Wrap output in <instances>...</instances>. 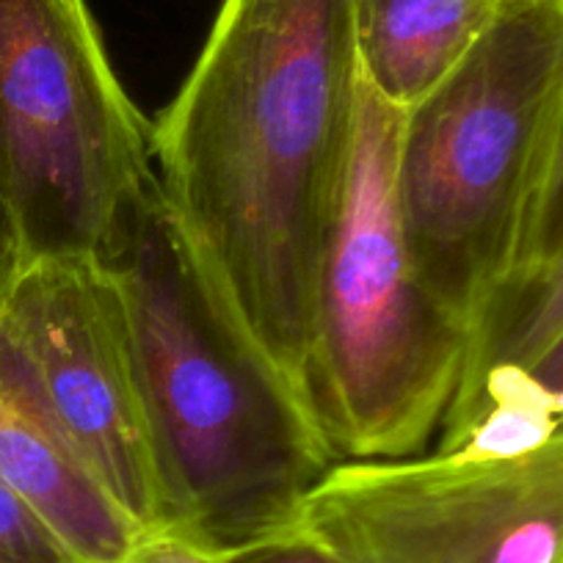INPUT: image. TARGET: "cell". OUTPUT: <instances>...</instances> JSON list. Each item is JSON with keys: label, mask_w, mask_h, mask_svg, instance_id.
Returning <instances> with one entry per match:
<instances>
[{"label": "cell", "mask_w": 563, "mask_h": 563, "mask_svg": "<svg viewBox=\"0 0 563 563\" xmlns=\"http://www.w3.org/2000/svg\"><path fill=\"white\" fill-rule=\"evenodd\" d=\"M360 84L354 0H224L153 124L161 197L205 288L316 420L318 274Z\"/></svg>", "instance_id": "1"}, {"label": "cell", "mask_w": 563, "mask_h": 563, "mask_svg": "<svg viewBox=\"0 0 563 563\" xmlns=\"http://www.w3.org/2000/svg\"><path fill=\"white\" fill-rule=\"evenodd\" d=\"M106 263L128 301L180 528L219 550L290 528L340 459L205 288L158 186Z\"/></svg>", "instance_id": "2"}, {"label": "cell", "mask_w": 563, "mask_h": 563, "mask_svg": "<svg viewBox=\"0 0 563 563\" xmlns=\"http://www.w3.org/2000/svg\"><path fill=\"white\" fill-rule=\"evenodd\" d=\"M563 100V0H506L400 117L395 194L417 271L470 327L519 268Z\"/></svg>", "instance_id": "3"}, {"label": "cell", "mask_w": 563, "mask_h": 563, "mask_svg": "<svg viewBox=\"0 0 563 563\" xmlns=\"http://www.w3.org/2000/svg\"><path fill=\"white\" fill-rule=\"evenodd\" d=\"M400 117L362 80L349 180L318 274L312 398L340 462L426 451L462 387L473 340L406 243L395 194Z\"/></svg>", "instance_id": "4"}, {"label": "cell", "mask_w": 563, "mask_h": 563, "mask_svg": "<svg viewBox=\"0 0 563 563\" xmlns=\"http://www.w3.org/2000/svg\"><path fill=\"white\" fill-rule=\"evenodd\" d=\"M158 186L86 0H0V197L25 263L102 257Z\"/></svg>", "instance_id": "5"}, {"label": "cell", "mask_w": 563, "mask_h": 563, "mask_svg": "<svg viewBox=\"0 0 563 563\" xmlns=\"http://www.w3.org/2000/svg\"><path fill=\"white\" fill-rule=\"evenodd\" d=\"M290 528L343 563H563V429L511 451L338 462Z\"/></svg>", "instance_id": "6"}, {"label": "cell", "mask_w": 563, "mask_h": 563, "mask_svg": "<svg viewBox=\"0 0 563 563\" xmlns=\"http://www.w3.org/2000/svg\"><path fill=\"white\" fill-rule=\"evenodd\" d=\"M0 360L141 528H180L111 263H23L0 299Z\"/></svg>", "instance_id": "7"}, {"label": "cell", "mask_w": 563, "mask_h": 563, "mask_svg": "<svg viewBox=\"0 0 563 563\" xmlns=\"http://www.w3.org/2000/svg\"><path fill=\"white\" fill-rule=\"evenodd\" d=\"M0 484L51 528L78 563H119L144 536L3 360Z\"/></svg>", "instance_id": "8"}, {"label": "cell", "mask_w": 563, "mask_h": 563, "mask_svg": "<svg viewBox=\"0 0 563 563\" xmlns=\"http://www.w3.org/2000/svg\"><path fill=\"white\" fill-rule=\"evenodd\" d=\"M506 0H354L360 75L387 106L409 111L462 64Z\"/></svg>", "instance_id": "9"}, {"label": "cell", "mask_w": 563, "mask_h": 563, "mask_svg": "<svg viewBox=\"0 0 563 563\" xmlns=\"http://www.w3.org/2000/svg\"><path fill=\"white\" fill-rule=\"evenodd\" d=\"M563 334V246L517 271L484 307L473 327L467 367L453 409L481 389L533 365ZM448 411V415H451Z\"/></svg>", "instance_id": "10"}, {"label": "cell", "mask_w": 563, "mask_h": 563, "mask_svg": "<svg viewBox=\"0 0 563 563\" xmlns=\"http://www.w3.org/2000/svg\"><path fill=\"white\" fill-rule=\"evenodd\" d=\"M563 429V334L525 371L481 389L442 422L440 448L533 445Z\"/></svg>", "instance_id": "11"}, {"label": "cell", "mask_w": 563, "mask_h": 563, "mask_svg": "<svg viewBox=\"0 0 563 563\" xmlns=\"http://www.w3.org/2000/svg\"><path fill=\"white\" fill-rule=\"evenodd\" d=\"M0 563H78L45 522L0 484Z\"/></svg>", "instance_id": "12"}, {"label": "cell", "mask_w": 563, "mask_h": 563, "mask_svg": "<svg viewBox=\"0 0 563 563\" xmlns=\"http://www.w3.org/2000/svg\"><path fill=\"white\" fill-rule=\"evenodd\" d=\"M561 246H563V100H561V113H558L550 161H547L544 180H541L539 199H536L533 219H530L522 263H519L517 271L541 263V260L555 254ZM517 271H514V274H517ZM511 276H508V279H511Z\"/></svg>", "instance_id": "13"}, {"label": "cell", "mask_w": 563, "mask_h": 563, "mask_svg": "<svg viewBox=\"0 0 563 563\" xmlns=\"http://www.w3.org/2000/svg\"><path fill=\"white\" fill-rule=\"evenodd\" d=\"M119 563H227V555L186 528H155L144 530Z\"/></svg>", "instance_id": "14"}, {"label": "cell", "mask_w": 563, "mask_h": 563, "mask_svg": "<svg viewBox=\"0 0 563 563\" xmlns=\"http://www.w3.org/2000/svg\"><path fill=\"white\" fill-rule=\"evenodd\" d=\"M227 563H343L294 528L263 536L249 544L224 550Z\"/></svg>", "instance_id": "15"}, {"label": "cell", "mask_w": 563, "mask_h": 563, "mask_svg": "<svg viewBox=\"0 0 563 563\" xmlns=\"http://www.w3.org/2000/svg\"><path fill=\"white\" fill-rule=\"evenodd\" d=\"M25 257L23 249H20L18 230H14V221L9 216L7 202L0 197V299L9 290L12 279L18 276V271L23 268Z\"/></svg>", "instance_id": "16"}]
</instances>
